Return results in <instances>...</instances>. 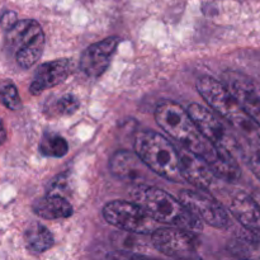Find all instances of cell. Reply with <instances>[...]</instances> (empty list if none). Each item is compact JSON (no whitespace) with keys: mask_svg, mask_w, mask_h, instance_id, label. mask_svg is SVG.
I'll use <instances>...</instances> for the list:
<instances>
[{"mask_svg":"<svg viewBox=\"0 0 260 260\" xmlns=\"http://www.w3.org/2000/svg\"><path fill=\"white\" fill-rule=\"evenodd\" d=\"M134 203L142 208L155 222L194 233L202 230V223L179 200L165 190L149 185H135L131 190Z\"/></svg>","mask_w":260,"mask_h":260,"instance_id":"cell-1","label":"cell"},{"mask_svg":"<svg viewBox=\"0 0 260 260\" xmlns=\"http://www.w3.org/2000/svg\"><path fill=\"white\" fill-rule=\"evenodd\" d=\"M135 152L149 170L170 182H182L178 150L162 135L154 131H141L135 139Z\"/></svg>","mask_w":260,"mask_h":260,"instance_id":"cell-2","label":"cell"},{"mask_svg":"<svg viewBox=\"0 0 260 260\" xmlns=\"http://www.w3.org/2000/svg\"><path fill=\"white\" fill-rule=\"evenodd\" d=\"M155 119L170 137L200 157L205 156L212 145L202 136L188 112L178 103L165 102L160 104L155 111Z\"/></svg>","mask_w":260,"mask_h":260,"instance_id":"cell-3","label":"cell"},{"mask_svg":"<svg viewBox=\"0 0 260 260\" xmlns=\"http://www.w3.org/2000/svg\"><path fill=\"white\" fill-rule=\"evenodd\" d=\"M197 90L213 111L217 112L235 128L243 132L249 140L258 137L256 126L244 112L225 84L220 83L211 76H202L197 81Z\"/></svg>","mask_w":260,"mask_h":260,"instance_id":"cell-4","label":"cell"},{"mask_svg":"<svg viewBox=\"0 0 260 260\" xmlns=\"http://www.w3.org/2000/svg\"><path fill=\"white\" fill-rule=\"evenodd\" d=\"M109 225L135 235H147L156 230V222L140 206L127 201H112L103 208Z\"/></svg>","mask_w":260,"mask_h":260,"instance_id":"cell-5","label":"cell"},{"mask_svg":"<svg viewBox=\"0 0 260 260\" xmlns=\"http://www.w3.org/2000/svg\"><path fill=\"white\" fill-rule=\"evenodd\" d=\"M182 205L200 221L216 229H226L230 223L223 206L207 190L184 189L180 192Z\"/></svg>","mask_w":260,"mask_h":260,"instance_id":"cell-6","label":"cell"},{"mask_svg":"<svg viewBox=\"0 0 260 260\" xmlns=\"http://www.w3.org/2000/svg\"><path fill=\"white\" fill-rule=\"evenodd\" d=\"M151 243L156 250L173 259L196 258L198 239L189 231L178 228L156 229L151 234Z\"/></svg>","mask_w":260,"mask_h":260,"instance_id":"cell-7","label":"cell"},{"mask_svg":"<svg viewBox=\"0 0 260 260\" xmlns=\"http://www.w3.org/2000/svg\"><path fill=\"white\" fill-rule=\"evenodd\" d=\"M187 112L192 121L194 122L198 131L211 144L226 147L230 151L238 147V142L235 141L233 135L229 134L220 118L215 113H212L210 109L198 103H193L188 107Z\"/></svg>","mask_w":260,"mask_h":260,"instance_id":"cell-8","label":"cell"},{"mask_svg":"<svg viewBox=\"0 0 260 260\" xmlns=\"http://www.w3.org/2000/svg\"><path fill=\"white\" fill-rule=\"evenodd\" d=\"M121 38L108 37L85 48L80 58V68L89 78H99L106 73L116 53Z\"/></svg>","mask_w":260,"mask_h":260,"instance_id":"cell-9","label":"cell"},{"mask_svg":"<svg viewBox=\"0 0 260 260\" xmlns=\"http://www.w3.org/2000/svg\"><path fill=\"white\" fill-rule=\"evenodd\" d=\"M180 161V170H182L183 179L189 182L198 189L207 190L215 180V174L211 172L205 160L198 155L193 154L189 150L182 147L178 150Z\"/></svg>","mask_w":260,"mask_h":260,"instance_id":"cell-10","label":"cell"},{"mask_svg":"<svg viewBox=\"0 0 260 260\" xmlns=\"http://www.w3.org/2000/svg\"><path fill=\"white\" fill-rule=\"evenodd\" d=\"M149 168L142 162L136 152L121 150L117 151L109 160V170L118 179L124 182H134L140 185V182L147 179Z\"/></svg>","mask_w":260,"mask_h":260,"instance_id":"cell-11","label":"cell"},{"mask_svg":"<svg viewBox=\"0 0 260 260\" xmlns=\"http://www.w3.org/2000/svg\"><path fill=\"white\" fill-rule=\"evenodd\" d=\"M70 74V61L68 58H60L38 66L33 75L29 90L33 95H38L46 89L53 88L63 83Z\"/></svg>","mask_w":260,"mask_h":260,"instance_id":"cell-12","label":"cell"},{"mask_svg":"<svg viewBox=\"0 0 260 260\" xmlns=\"http://www.w3.org/2000/svg\"><path fill=\"white\" fill-rule=\"evenodd\" d=\"M202 159L215 177L221 178L226 182H236L241 177L240 165L236 161L233 152L226 147L212 144Z\"/></svg>","mask_w":260,"mask_h":260,"instance_id":"cell-13","label":"cell"},{"mask_svg":"<svg viewBox=\"0 0 260 260\" xmlns=\"http://www.w3.org/2000/svg\"><path fill=\"white\" fill-rule=\"evenodd\" d=\"M230 212L234 217L260 240V205L251 196L239 193L231 200Z\"/></svg>","mask_w":260,"mask_h":260,"instance_id":"cell-14","label":"cell"},{"mask_svg":"<svg viewBox=\"0 0 260 260\" xmlns=\"http://www.w3.org/2000/svg\"><path fill=\"white\" fill-rule=\"evenodd\" d=\"M33 211L43 220H62L73 215L71 203L60 196L47 194L38 200L33 206Z\"/></svg>","mask_w":260,"mask_h":260,"instance_id":"cell-15","label":"cell"},{"mask_svg":"<svg viewBox=\"0 0 260 260\" xmlns=\"http://www.w3.org/2000/svg\"><path fill=\"white\" fill-rule=\"evenodd\" d=\"M25 245L32 253L41 254L52 248L53 235L46 226L35 222L27 228L24 233Z\"/></svg>","mask_w":260,"mask_h":260,"instance_id":"cell-16","label":"cell"},{"mask_svg":"<svg viewBox=\"0 0 260 260\" xmlns=\"http://www.w3.org/2000/svg\"><path fill=\"white\" fill-rule=\"evenodd\" d=\"M45 50V33L36 36L15 52V60L22 69H29L42 57Z\"/></svg>","mask_w":260,"mask_h":260,"instance_id":"cell-17","label":"cell"},{"mask_svg":"<svg viewBox=\"0 0 260 260\" xmlns=\"http://www.w3.org/2000/svg\"><path fill=\"white\" fill-rule=\"evenodd\" d=\"M40 151L48 157H62L68 154L69 144L61 135L47 132L40 142Z\"/></svg>","mask_w":260,"mask_h":260,"instance_id":"cell-18","label":"cell"},{"mask_svg":"<svg viewBox=\"0 0 260 260\" xmlns=\"http://www.w3.org/2000/svg\"><path fill=\"white\" fill-rule=\"evenodd\" d=\"M0 98L4 106L10 111H18L22 108V101L17 86L10 80H5L0 84Z\"/></svg>","mask_w":260,"mask_h":260,"instance_id":"cell-19","label":"cell"},{"mask_svg":"<svg viewBox=\"0 0 260 260\" xmlns=\"http://www.w3.org/2000/svg\"><path fill=\"white\" fill-rule=\"evenodd\" d=\"M243 155L253 174L260 180V140L258 137L249 140V144L245 151H243Z\"/></svg>","mask_w":260,"mask_h":260,"instance_id":"cell-20","label":"cell"},{"mask_svg":"<svg viewBox=\"0 0 260 260\" xmlns=\"http://www.w3.org/2000/svg\"><path fill=\"white\" fill-rule=\"evenodd\" d=\"M80 107V102L74 94H65L56 101L53 106V111L60 117L73 116Z\"/></svg>","mask_w":260,"mask_h":260,"instance_id":"cell-21","label":"cell"},{"mask_svg":"<svg viewBox=\"0 0 260 260\" xmlns=\"http://www.w3.org/2000/svg\"><path fill=\"white\" fill-rule=\"evenodd\" d=\"M71 184H73V180H71V175L68 172L56 175L48 184L47 194L60 196V197L66 198L65 196L71 190Z\"/></svg>","mask_w":260,"mask_h":260,"instance_id":"cell-22","label":"cell"},{"mask_svg":"<svg viewBox=\"0 0 260 260\" xmlns=\"http://www.w3.org/2000/svg\"><path fill=\"white\" fill-rule=\"evenodd\" d=\"M109 260H162L157 258H152V256L144 255L141 253H127V251H116L112 255L108 256ZM174 260H202L198 256L190 259H174Z\"/></svg>","mask_w":260,"mask_h":260,"instance_id":"cell-23","label":"cell"},{"mask_svg":"<svg viewBox=\"0 0 260 260\" xmlns=\"http://www.w3.org/2000/svg\"><path fill=\"white\" fill-rule=\"evenodd\" d=\"M18 22L17 14L14 12H7L2 17V25L5 28V29H10L15 23Z\"/></svg>","mask_w":260,"mask_h":260,"instance_id":"cell-24","label":"cell"},{"mask_svg":"<svg viewBox=\"0 0 260 260\" xmlns=\"http://www.w3.org/2000/svg\"><path fill=\"white\" fill-rule=\"evenodd\" d=\"M5 139H7V132H5L4 124H3L2 119H0V145L5 141Z\"/></svg>","mask_w":260,"mask_h":260,"instance_id":"cell-25","label":"cell"},{"mask_svg":"<svg viewBox=\"0 0 260 260\" xmlns=\"http://www.w3.org/2000/svg\"><path fill=\"white\" fill-rule=\"evenodd\" d=\"M256 136H258V139L260 140V128H256Z\"/></svg>","mask_w":260,"mask_h":260,"instance_id":"cell-26","label":"cell"}]
</instances>
